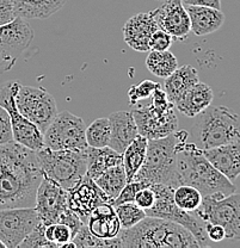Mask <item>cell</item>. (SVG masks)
<instances>
[{"label":"cell","mask_w":240,"mask_h":248,"mask_svg":"<svg viewBox=\"0 0 240 248\" xmlns=\"http://www.w3.org/2000/svg\"><path fill=\"white\" fill-rule=\"evenodd\" d=\"M42 178L35 151L16 141L0 146V209L35 206Z\"/></svg>","instance_id":"6da1fadb"},{"label":"cell","mask_w":240,"mask_h":248,"mask_svg":"<svg viewBox=\"0 0 240 248\" xmlns=\"http://www.w3.org/2000/svg\"><path fill=\"white\" fill-rule=\"evenodd\" d=\"M176 136L177 167L180 185L197 188L202 197L213 193L228 196L236 192L237 186L213 166L205 156L203 151L193 142L189 143V134L185 130L175 131Z\"/></svg>","instance_id":"7a4b0ae2"},{"label":"cell","mask_w":240,"mask_h":248,"mask_svg":"<svg viewBox=\"0 0 240 248\" xmlns=\"http://www.w3.org/2000/svg\"><path fill=\"white\" fill-rule=\"evenodd\" d=\"M121 247L198 248L200 244L188 229L175 222L146 216L143 221L118 234Z\"/></svg>","instance_id":"3957f363"},{"label":"cell","mask_w":240,"mask_h":248,"mask_svg":"<svg viewBox=\"0 0 240 248\" xmlns=\"http://www.w3.org/2000/svg\"><path fill=\"white\" fill-rule=\"evenodd\" d=\"M130 112L139 134L147 140L166 138L178 129L175 104L161 89V85L156 87L151 97L131 105Z\"/></svg>","instance_id":"277c9868"},{"label":"cell","mask_w":240,"mask_h":248,"mask_svg":"<svg viewBox=\"0 0 240 248\" xmlns=\"http://www.w3.org/2000/svg\"><path fill=\"white\" fill-rule=\"evenodd\" d=\"M133 180L147 185H167L174 188L180 185L175 133L166 138L148 140L144 161Z\"/></svg>","instance_id":"5b68a950"},{"label":"cell","mask_w":240,"mask_h":248,"mask_svg":"<svg viewBox=\"0 0 240 248\" xmlns=\"http://www.w3.org/2000/svg\"><path fill=\"white\" fill-rule=\"evenodd\" d=\"M198 116L192 136L202 151L240 140V116L232 108L209 105Z\"/></svg>","instance_id":"8992f818"},{"label":"cell","mask_w":240,"mask_h":248,"mask_svg":"<svg viewBox=\"0 0 240 248\" xmlns=\"http://www.w3.org/2000/svg\"><path fill=\"white\" fill-rule=\"evenodd\" d=\"M86 148L78 151L41 148L36 154L43 177L51 179L64 190L72 188L86 175Z\"/></svg>","instance_id":"52a82bcc"},{"label":"cell","mask_w":240,"mask_h":248,"mask_svg":"<svg viewBox=\"0 0 240 248\" xmlns=\"http://www.w3.org/2000/svg\"><path fill=\"white\" fill-rule=\"evenodd\" d=\"M149 186L156 193V201L151 208L144 210L146 215L159 217V218L180 224L195 236V239L200 244V247H208L210 245V240L208 239L207 232H206L205 222L198 218L193 213L178 208L174 201L175 188L162 184H152Z\"/></svg>","instance_id":"ba28073f"},{"label":"cell","mask_w":240,"mask_h":248,"mask_svg":"<svg viewBox=\"0 0 240 248\" xmlns=\"http://www.w3.org/2000/svg\"><path fill=\"white\" fill-rule=\"evenodd\" d=\"M205 223L219 224L226 232V239L240 240V193H213L202 197L200 206L192 211Z\"/></svg>","instance_id":"9c48e42d"},{"label":"cell","mask_w":240,"mask_h":248,"mask_svg":"<svg viewBox=\"0 0 240 248\" xmlns=\"http://www.w3.org/2000/svg\"><path fill=\"white\" fill-rule=\"evenodd\" d=\"M85 123L79 116L61 111L43 133L45 147L53 151H78L87 146Z\"/></svg>","instance_id":"30bf717a"},{"label":"cell","mask_w":240,"mask_h":248,"mask_svg":"<svg viewBox=\"0 0 240 248\" xmlns=\"http://www.w3.org/2000/svg\"><path fill=\"white\" fill-rule=\"evenodd\" d=\"M19 86L18 81H6L0 86V107L4 108L10 116L14 141L37 152L45 147L43 133L18 111L15 97Z\"/></svg>","instance_id":"8fae6325"},{"label":"cell","mask_w":240,"mask_h":248,"mask_svg":"<svg viewBox=\"0 0 240 248\" xmlns=\"http://www.w3.org/2000/svg\"><path fill=\"white\" fill-rule=\"evenodd\" d=\"M15 102L18 111L36 124L42 133L58 115L55 99L43 87L23 86L20 84Z\"/></svg>","instance_id":"7c38bea8"},{"label":"cell","mask_w":240,"mask_h":248,"mask_svg":"<svg viewBox=\"0 0 240 248\" xmlns=\"http://www.w3.org/2000/svg\"><path fill=\"white\" fill-rule=\"evenodd\" d=\"M32 40L33 31L23 18L16 17L12 22L0 25V74L14 68Z\"/></svg>","instance_id":"4fadbf2b"},{"label":"cell","mask_w":240,"mask_h":248,"mask_svg":"<svg viewBox=\"0 0 240 248\" xmlns=\"http://www.w3.org/2000/svg\"><path fill=\"white\" fill-rule=\"evenodd\" d=\"M38 222L35 206L0 209V240L6 248H17Z\"/></svg>","instance_id":"5bb4252c"},{"label":"cell","mask_w":240,"mask_h":248,"mask_svg":"<svg viewBox=\"0 0 240 248\" xmlns=\"http://www.w3.org/2000/svg\"><path fill=\"white\" fill-rule=\"evenodd\" d=\"M35 209L42 223H56L68 209L67 190L49 178L43 177L36 191Z\"/></svg>","instance_id":"9a60e30c"},{"label":"cell","mask_w":240,"mask_h":248,"mask_svg":"<svg viewBox=\"0 0 240 248\" xmlns=\"http://www.w3.org/2000/svg\"><path fill=\"white\" fill-rule=\"evenodd\" d=\"M103 203H110L112 201L100 190L94 179L85 175L73 187L67 190V204L68 208L86 223L92 210Z\"/></svg>","instance_id":"2e32d148"},{"label":"cell","mask_w":240,"mask_h":248,"mask_svg":"<svg viewBox=\"0 0 240 248\" xmlns=\"http://www.w3.org/2000/svg\"><path fill=\"white\" fill-rule=\"evenodd\" d=\"M151 14L159 29L166 31L175 40H184L192 31L189 15L182 0H164Z\"/></svg>","instance_id":"e0dca14e"},{"label":"cell","mask_w":240,"mask_h":248,"mask_svg":"<svg viewBox=\"0 0 240 248\" xmlns=\"http://www.w3.org/2000/svg\"><path fill=\"white\" fill-rule=\"evenodd\" d=\"M157 29H159L151 12H141L133 16L122 28L125 42L133 50L144 53L149 51V40Z\"/></svg>","instance_id":"ac0fdd59"},{"label":"cell","mask_w":240,"mask_h":248,"mask_svg":"<svg viewBox=\"0 0 240 248\" xmlns=\"http://www.w3.org/2000/svg\"><path fill=\"white\" fill-rule=\"evenodd\" d=\"M203 154L231 182H234L240 175V140L215 148L205 149Z\"/></svg>","instance_id":"d6986e66"},{"label":"cell","mask_w":240,"mask_h":248,"mask_svg":"<svg viewBox=\"0 0 240 248\" xmlns=\"http://www.w3.org/2000/svg\"><path fill=\"white\" fill-rule=\"evenodd\" d=\"M110 141L108 146L122 154L131 141L139 135L138 126L131 112L116 111L110 113Z\"/></svg>","instance_id":"ffe728a7"},{"label":"cell","mask_w":240,"mask_h":248,"mask_svg":"<svg viewBox=\"0 0 240 248\" xmlns=\"http://www.w3.org/2000/svg\"><path fill=\"white\" fill-rule=\"evenodd\" d=\"M87 228L99 239H115L121 232V223L110 203H103L92 210L86 222Z\"/></svg>","instance_id":"44dd1931"},{"label":"cell","mask_w":240,"mask_h":248,"mask_svg":"<svg viewBox=\"0 0 240 248\" xmlns=\"http://www.w3.org/2000/svg\"><path fill=\"white\" fill-rule=\"evenodd\" d=\"M214 99V93L210 86L205 82H196L192 89L175 102V108L187 117H196L205 111Z\"/></svg>","instance_id":"7402d4cb"},{"label":"cell","mask_w":240,"mask_h":248,"mask_svg":"<svg viewBox=\"0 0 240 248\" xmlns=\"http://www.w3.org/2000/svg\"><path fill=\"white\" fill-rule=\"evenodd\" d=\"M185 6V5H184ZM190 18V27L196 36H206L215 32L224 23L221 10L207 6H185Z\"/></svg>","instance_id":"603a6c76"},{"label":"cell","mask_w":240,"mask_h":248,"mask_svg":"<svg viewBox=\"0 0 240 248\" xmlns=\"http://www.w3.org/2000/svg\"><path fill=\"white\" fill-rule=\"evenodd\" d=\"M118 164H122V154L109 146L86 148V175L91 179L96 180L102 173Z\"/></svg>","instance_id":"cb8c5ba5"},{"label":"cell","mask_w":240,"mask_h":248,"mask_svg":"<svg viewBox=\"0 0 240 248\" xmlns=\"http://www.w3.org/2000/svg\"><path fill=\"white\" fill-rule=\"evenodd\" d=\"M16 17L23 19H47L66 4V0H12Z\"/></svg>","instance_id":"d4e9b609"},{"label":"cell","mask_w":240,"mask_h":248,"mask_svg":"<svg viewBox=\"0 0 240 248\" xmlns=\"http://www.w3.org/2000/svg\"><path fill=\"white\" fill-rule=\"evenodd\" d=\"M198 81L200 80H198L197 69L190 64H184L182 67H177L176 71L165 78L164 91L169 99L175 104L180 95L184 94Z\"/></svg>","instance_id":"484cf974"},{"label":"cell","mask_w":240,"mask_h":248,"mask_svg":"<svg viewBox=\"0 0 240 248\" xmlns=\"http://www.w3.org/2000/svg\"><path fill=\"white\" fill-rule=\"evenodd\" d=\"M148 140L139 134L122 153V165L127 175V183L131 182L146 157Z\"/></svg>","instance_id":"4316f807"},{"label":"cell","mask_w":240,"mask_h":248,"mask_svg":"<svg viewBox=\"0 0 240 248\" xmlns=\"http://www.w3.org/2000/svg\"><path fill=\"white\" fill-rule=\"evenodd\" d=\"M95 182L112 202L127 184V175H126L123 165L118 164L112 169L107 170Z\"/></svg>","instance_id":"83f0119b"},{"label":"cell","mask_w":240,"mask_h":248,"mask_svg":"<svg viewBox=\"0 0 240 248\" xmlns=\"http://www.w3.org/2000/svg\"><path fill=\"white\" fill-rule=\"evenodd\" d=\"M146 67L153 76L167 78L178 67L177 58L169 50H149L146 59Z\"/></svg>","instance_id":"f1b7e54d"},{"label":"cell","mask_w":240,"mask_h":248,"mask_svg":"<svg viewBox=\"0 0 240 248\" xmlns=\"http://www.w3.org/2000/svg\"><path fill=\"white\" fill-rule=\"evenodd\" d=\"M85 136L89 147H107L110 141V122L109 118H98L94 121L86 129Z\"/></svg>","instance_id":"f546056e"},{"label":"cell","mask_w":240,"mask_h":248,"mask_svg":"<svg viewBox=\"0 0 240 248\" xmlns=\"http://www.w3.org/2000/svg\"><path fill=\"white\" fill-rule=\"evenodd\" d=\"M174 201L178 208L192 213L200 206L201 202H202V195L193 186L182 184L175 188Z\"/></svg>","instance_id":"4dcf8cb0"},{"label":"cell","mask_w":240,"mask_h":248,"mask_svg":"<svg viewBox=\"0 0 240 248\" xmlns=\"http://www.w3.org/2000/svg\"><path fill=\"white\" fill-rule=\"evenodd\" d=\"M72 242L74 244L76 248H86V247H121L120 239L115 237V239H99V237L95 236L90 229L87 228L86 223L81 226L79 232H77L76 236L73 237Z\"/></svg>","instance_id":"1f68e13d"},{"label":"cell","mask_w":240,"mask_h":248,"mask_svg":"<svg viewBox=\"0 0 240 248\" xmlns=\"http://www.w3.org/2000/svg\"><path fill=\"white\" fill-rule=\"evenodd\" d=\"M115 208V213L120 219L121 228L128 229L138 224L139 222L143 221L146 217V213L144 209L136 205L134 202H127V203H122L120 205L113 206Z\"/></svg>","instance_id":"d6a6232c"},{"label":"cell","mask_w":240,"mask_h":248,"mask_svg":"<svg viewBox=\"0 0 240 248\" xmlns=\"http://www.w3.org/2000/svg\"><path fill=\"white\" fill-rule=\"evenodd\" d=\"M45 237L50 244L54 245L55 248H66L68 242H72L74 234L72 229L67 224L56 223L46 224L45 226Z\"/></svg>","instance_id":"836d02e7"},{"label":"cell","mask_w":240,"mask_h":248,"mask_svg":"<svg viewBox=\"0 0 240 248\" xmlns=\"http://www.w3.org/2000/svg\"><path fill=\"white\" fill-rule=\"evenodd\" d=\"M45 223L38 222L33 231L19 244V248H55L53 244L45 237Z\"/></svg>","instance_id":"e575fe53"},{"label":"cell","mask_w":240,"mask_h":248,"mask_svg":"<svg viewBox=\"0 0 240 248\" xmlns=\"http://www.w3.org/2000/svg\"><path fill=\"white\" fill-rule=\"evenodd\" d=\"M160 84L156 81H152V80H144L140 84L133 85L130 87V90L128 91V97H129V103L131 105L136 104L140 100L149 98L156 90L157 86H159Z\"/></svg>","instance_id":"d590c367"},{"label":"cell","mask_w":240,"mask_h":248,"mask_svg":"<svg viewBox=\"0 0 240 248\" xmlns=\"http://www.w3.org/2000/svg\"><path fill=\"white\" fill-rule=\"evenodd\" d=\"M148 186L144 184L143 182H136V180H131V182H128L127 184L125 185V187L122 188V191L120 192V195L115 198L112 202V205L116 206L120 205L122 203H127V202H134V198H135L136 193L141 190V188Z\"/></svg>","instance_id":"8d00e7d4"},{"label":"cell","mask_w":240,"mask_h":248,"mask_svg":"<svg viewBox=\"0 0 240 248\" xmlns=\"http://www.w3.org/2000/svg\"><path fill=\"white\" fill-rule=\"evenodd\" d=\"M172 43H174V38L170 33L161 29H157L149 40V50H169Z\"/></svg>","instance_id":"74e56055"},{"label":"cell","mask_w":240,"mask_h":248,"mask_svg":"<svg viewBox=\"0 0 240 248\" xmlns=\"http://www.w3.org/2000/svg\"><path fill=\"white\" fill-rule=\"evenodd\" d=\"M11 141H14V134L10 116L4 108L0 107V146Z\"/></svg>","instance_id":"f35d334b"},{"label":"cell","mask_w":240,"mask_h":248,"mask_svg":"<svg viewBox=\"0 0 240 248\" xmlns=\"http://www.w3.org/2000/svg\"><path fill=\"white\" fill-rule=\"evenodd\" d=\"M156 201V193L152 190L151 186H146V187L141 188L138 193H136L135 198H134V203L138 206H140L144 210L151 208Z\"/></svg>","instance_id":"ab89813d"},{"label":"cell","mask_w":240,"mask_h":248,"mask_svg":"<svg viewBox=\"0 0 240 248\" xmlns=\"http://www.w3.org/2000/svg\"><path fill=\"white\" fill-rule=\"evenodd\" d=\"M16 18L12 0H0V25H5Z\"/></svg>","instance_id":"60d3db41"},{"label":"cell","mask_w":240,"mask_h":248,"mask_svg":"<svg viewBox=\"0 0 240 248\" xmlns=\"http://www.w3.org/2000/svg\"><path fill=\"white\" fill-rule=\"evenodd\" d=\"M206 224V232H207L208 239L211 242H221L223 240L226 239V232L221 226L219 224H211V223H205Z\"/></svg>","instance_id":"b9f144b4"},{"label":"cell","mask_w":240,"mask_h":248,"mask_svg":"<svg viewBox=\"0 0 240 248\" xmlns=\"http://www.w3.org/2000/svg\"><path fill=\"white\" fill-rule=\"evenodd\" d=\"M182 2L185 6H207L221 10V0H182Z\"/></svg>","instance_id":"7bdbcfd3"},{"label":"cell","mask_w":240,"mask_h":248,"mask_svg":"<svg viewBox=\"0 0 240 248\" xmlns=\"http://www.w3.org/2000/svg\"><path fill=\"white\" fill-rule=\"evenodd\" d=\"M0 248H6V247H5V245L2 244V241H1V240H0Z\"/></svg>","instance_id":"ee69618b"},{"label":"cell","mask_w":240,"mask_h":248,"mask_svg":"<svg viewBox=\"0 0 240 248\" xmlns=\"http://www.w3.org/2000/svg\"><path fill=\"white\" fill-rule=\"evenodd\" d=\"M159 1H164V0H159Z\"/></svg>","instance_id":"f6af8a7d"}]
</instances>
